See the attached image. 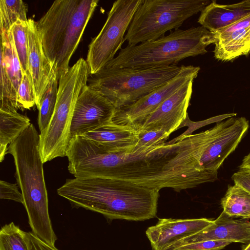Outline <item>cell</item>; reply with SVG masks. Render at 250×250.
<instances>
[{"instance_id":"obj_1","label":"cell","mask_w":250,"mask_h":250,"mask_svg":"<svg viewBox=\"0 0 250 250\" xmlns=\"http://www.w3.org/2000/svg\"><path fill=\"white\" fill-rule=\"evenodd\" d=\"M204 146L202 132L181 135L161 145H136L112 152L85 139L76 150L75 168L81 178L119 179L158 191L170 188L180 191L217 180L215 172L201 167Z\"/></svg>"},{"instance_id":"obj_2","label":"cell","mask_w":250,"mask_h":250,"mask_svg":"<svg viewBox=\"0 0 250 250\" xmlns=\"http://www.w3.org/2000/svg\"><path fill=\"white\" fill-rule=\"evenodd\" d=\"M159 191L130 181L110 178L67 179L57 189L72 207L109 220L142 221L156 216Z\"/></svg>"},{"instance_id":"obj_3","label":"cell","mask_w":250,"mask_h":250,"mask_svg":"<svg viewBox=\"0 0 250 250\" xmlns=\"http://www.w3.org/2000/svg\"><path fill=\"white\" fill-rule=\"evenodd\" d=\"M40 134L33 124L8 146L7 154L14 158L17 184L23 196L32 232L55 246L57 237L48 210L47 191L39 149Z\"/></svg>"},{"instance_id":"obj_4","label":"cell","mask_w":250,"mask_h":250,"mask_svg":"<svg viewBox=\"0 0 250 250\" xmlns=\"http://www.w3.org/2000/svg\"><path fill=\"white\" fill-rule=\"evenodd\" d=\"M217 41L214 33L202 26L177 29L155 40L128 44L105 66L151 68L176 64L188 57L207 53V47Z\"/></svg>"},{"instance_id":"obj_5","label":"cell","mask_w":250,"mask_h":250,"mask_svg":"<svg viewBox=\"0 0 250 250\" xmlns=\"http://www.w3.org/2000/svg\"><path fill=\"white\" fill-rule=\"evenodd\" d=\"M183 65L151 68L104 67L90 74L87 86L106 98L116 107L130 105L165 84L181 71Z\"/></svg>"},{"instance_id":"obj_6","label":"cell","mask_w":250,"mask_h":250,"mask_svg":"<svg viewBox=\"0 0 250 250\" xmlns=\"http://www.w3.org/2000/svg\"><path fill=\"white\" fill-rule=\"evenodd\" d=\"M90 74L86 60L80 58L59 78L53 114L47 126L40 134L39 149L43 163L66 156L76 103L87 85Z\"/></svg>"},{"instance_id":"obj_7","label":"cell","mask_w":250,"mask_h":250,"mask_svg":"<svg viewBox=\"0 0 250 250\" xmlns=\"http://www.w3.org/2000/svg\"><path fill=\"white\" fill-rule=\"evenodd\" d=\"M208 0H143L125 35L128 44L151 41L177 29L191 16L202 11Z\"/></svg>"},{"instance_id":"obj_8","label":"cell","mask_w":250,"mask_h":250,"mask_svg":"<svg viewBox=\"0 0 250 250\" xmlns=\"http://www.w3.org/2000/svg\"><path fill=\"white\" fill-rule=\"evenodd\" d=\"M143 0H118L113 2L104 25L88 46L86 61L90 74L103 68L121 49L125 34Z\"/></svg>"},{"instance_id":"obj_9","label":"cell","mask_w":250,"mask_h":250,"mask_svg":"<svg viewBox=\"0 0 250 250\" xmlns=\"http://www.w3.org/2000/svg\"><path fill=\"white\" fill-rule=\"evenodd\" d=\"M200 69L198 66L183 65L179 74L165 84L130 105L116 108L112 122L116 124L133 128L187 82L196 78Z\"/></svg>"},{"instance_id":"obj_10","label":"cell","mask_w":250,"mask_h":250,"mask_svg":"<svg viewBox=\"0 0 250 250\" xmlns=\"http://www.w3.org/2000/svg\"><path fill=\"white\" fill-rule=\"evenodd\" d=\"M116 109L106 98L87 85L76 103L71 139L94 130L112 121Z\"/></svg>"},{"instance_id":"obj_11","label":"cell","mask_w":250,"mask_h":250,"mask_svg":"<svg viewBox=\"0 0 250 250\" xmlns=\"http://www.w3.org/2000/svg\"><path fill=\"white\" fill-rule=\"evenodd\" d=\"M80 0H55L45 14L36 21L44 53L54 64Z\"/></svg>"},{"instance_id":"obj_12","label":"cell","mask_w":250,"mask_h":250,"mask_svg":"<svg viewBox=\"0 0 250 250\" xmlns=\"http://www.w3.org/2000/svg\"><path fill=\"white\" fill-rule=\"evenodd\" d=\"M193 81L191 79L187 82L132 129L135 131L162 129L169 135L176 130L188 117L187 109Z\"/></svg>"},{"instance_id":"obj_13","label":"cell","mask_w":250,"mask_h":250,"mask_svg":"<svg viewBox=\"0 0 250 250\" xmlns=\"http://www.w3.org/2000/svg\"><path fill=\"white\" fill-rule=\"evenodd\" d=\"M249 126V121L243 117H233L223 121L220 129L202 155L201 168L207 171H217L224 160L235 150Z\"/></svg>"},{"instance_id":"obj_14","label":"cell","mask_w":250,"mask_h":250,"mask_svg":"<svg viewBox=\"0 0 250 250\" xmlns=\"http://www.w3.org/2000/svg\"><path fill=\"white\" fill-rule=\"evenodd\" d=\"M207 240H225L247 245L250 243V221L234 219L223 211L208 227L174 243L166 250H176L186 245Z\"/></svg>"},{"instance_id":"obj_15","label":"cell","mask_w":250,"mask_h":250,"mask_svg":"<svg viewBox=\"0 0 250 250\" xmlns=\"http://www.w3.org/2000/svg\"><path fill=\"white\" fill-rule=\"evenodd\" d=\"M27 34L28 71L38 109L51 78L54 64L49 61L44 53L37 22L32 19L27 21Z\"/></svg>"},{"instance_id":"obj_16","label":"cell","mask_w":250,"mask_h":250,"mask_svg":"<svg viewBox=\"0 0 250 250\" xmlns=\"http://www.w3.org/2000/svg\"><path fill=\"white\" fill-rule=\"evenodd\" d=\"M213 221L205 218H159L156 225L147 228L146 234L152 250H166L180 240L202 231Z\"/></svg>"},{"instance_id":"obj_17","label":"cell","mask_w":250,"mask_h":250,"mask_svg":"<svg viewBox=\"0 0 250 250\" xmlns=\"http://www.w3.org/2000/svg\"><path fill=\"white\" fill-rule=\"evenodd\" d=\"M98 0H80L73 15L56 58L57 76L59 79L69 70V63L86 26L97 6Z\"/></svg>"},{"instance_id":"obj_18","label":"cell","mask_w":250,"mask_h":250,"mask_svg":"<svg viewBox=\"0 0 250 250\" xmlns=\"http://www.w3.org/2000/svg\"><path fill=\"white\" fill-rule=\"evenodd\" d=\"M249 15L250 0L229 4L213 0L202 11L198 22L214 33Z\"/></svg>"},{"instance_id":"obj_19","label":"cell","mask_w":250,"mask_h":250,"mask_svg":"<svg viewBox=\"0 0 250 250\" xmlns=\"http://www.w3.org/2000/svg\"><path fill=\"white\" fill-rule=\"evenodd\" d=\"M82 136L96 142L108 151H120L134 147L138 142L134 130L112 121Z\"/></svg>"},{"instance_id":"obj_20","label":"cell","mask_w":250,"mask_h":250,"mask_svg":"<svg viewBox=\"0 0 250 250\" xmlns=\"http://www.w3.org/2000/svg\"><path fill=\"white\" fill-rule=\"evenodd\" d=\"M27 116L18 112L0 110V161L4 159L8 145L16 140L31 125Z\"/></svg>"},{"instance_id":"obj_21","label":"cell","mask_w":250,"mask_h":250,"mask_svg":"<svg viewBox=\"0 0 250 250\" xmlns=\"http://www.w3.org/2000/svg\"><path fill=\"white\" fill-rule=\"evenodd\" d=\"M221 205L231 217L250 219V193L235 184L228 187Z\"/></svg>"},{"instance_id":"obj_22","label":"cell","mask_w":250,"mask_h":250,"mask_svg":"<svg viewBox=\"0 0 250 250\" xmlns=\"http://www.w3.org/2000/svg\"><path fill=\"white\" fill-rule=\"evenodd\" d=\"M58 84L59 79L54 64L51 78L38 108V124L41 132L47 126L53 114L57 100Z\"/></svg>"},{"instance_id":"obj_23","label":"cell","mask_w":250,"mask_h":250,"mask_svg":"<svg viewBox=\"0 0 250 250\" xmlns=\"http://www.w3.org/2000/svg\"><path fill=\"white\" fill-rule=\"evenodd\" d=\"M28 8L21 0H0V30L9 31L20 20L27 21Z\"/></svg>"},{"instance_id":"obj_24","label":"cell","mask_w":250,"mask_h":250,"mask_svg":"<svg viewBox=\"0 0 250 250\" xmlns=\"http://www.w3.org/2000/svg\"><path fill=\"white\" fill-rule=\"evenodd\" d=\"M19 58L23 74H28L27 21H17L8 31Z\"/></svg>"},{"instance_id":"obj_25","label":"cell","mask_w":250,"mask_h":250,"mask_svg":"<svg viewBox=\"0 0 250 250\" xmlns=\"http://www.w3.org/2000/svg\"><path fill=\"white\" fill-rule=\"evenodd\" d=\"M0 110L17 112V94L7 71L4 59L0 54Z\"/></svg>"},{"instance_id":"obj_26","label":"cell","mask_w":250,"mask_h":250,"mask_svg":"<svg viewBox=\"0 0 250 250\" xmlns=\"http://www.w3.org/2000/svg\"><path fill=\"white\" fill-rule=\"evenodd\" d=\"M0 250H29L25 231L13 222L2 227L0 230Z\"/></svg>"},{"instance_id":"obj_27","label":"cell","mask_w":250,"mask_h":250,"mask_svg":"<svg viewBox=\"0 0 250 250\" xmlns=\"http://www.w3.org/2000/svg\"><path fill=\"white\" fill-rule=\"evenodd\" d=\"M17 98L19 108L30 109L36 105L33 86L28 74H22Z\"/></svg>"},{"instance_id":"obj_28","label":"cell","mask_w":250,"mask_h":250,"mask_svg":"<svg viewBox=\"0 0 250 250\" xmlns=\"http://www.w3.org/2000/svg\"><path fill=\"white\" fill-rule=\"evenodd\" d=\"M138 136L136 146H150L163 145L166 143L169 134L162 129L140 130L136 131Z\"/></svg>"},{"instance_id":"obj_29","label":"cell","mask_w":250,"mask_h":250,"mask_svg":"<svg viewBox=\"0 0 250 250\" xmlns=\"http://www.w3.org/2000/svg\"><path fill=\"white\" fill-rule=\"evenodd\" d=\"M231 243L225 240H207L186 245L176 250H221Z\"/></svg>"},{"instance_id":"obj_30","label":"cell","mask_w":250,"mask_h":250,"mask_svg":"<svg viewBox=\"0 0 250 250\" xmlns=\"http://www.w3.org/2000/svg\"><path fill=\"white\" fill-rule=\"evenodd\" d=\"M0 198L13 200L22 204L23 203L22 194L19 190L17 185L2 180L0 181Z\"/></svg>"},{"instance_id":"obj_31","label":"cell","mask_w":250,"mask_h":250,"mask_svg":"<svg viewBox=\"0 0 250 250\" xmlns=\"http://www.w3.org/2000/svg\"><path fill=\"white\" fill-rule=\"evenodd\" d=\"M25 236L29 250H59L55 246L44 242L32 232H25Z\"/></svg>"},{"instance_id":"obj_32","label":"cell","mask_w":250,"mask_h":250,"mask_svg":"<svg viewBox=\"0 0 250 250\" xmlns=\"http://www.w3.org/2000/svg\"><path fill=\"white\" fill-rule=\"evenodd\" d=\"M234 184L239 186L250 193V170L239 168L231 177Z\"/></svg>"},{"instance_id":"obj_33","label":"cell","mask_w":250,"mask_h":250,"mask_svg":"<svg viewBox=\"0 0 250 250\" xmlns=\"http://www.w3.org/2000/svg\"><path fill=\"white\" fill-rule=\"evenodd\" d=\"M250 27V15L234 23L214 32L217 38L235 31L246 29Z\"/></svg>"},{"instance_id":"obj_34","label":"cell","mask_w":250,"mask_h":250,"mask_svg":"<svg viewBox=\"0 0 250 250\" xmlns=\"http://www.w3.org/2000/svg\"><path fill=\"white\" fill-rule=\"evenodd\" d=\"M237 49L238 57L247 56L250 53V29L238 40Z\"/></svg>"},{"instance_id":"obj_35","label":"cell","mask_w":250,"mask_h":250,"mask_svg":"<svg viewBox=\"0 0 250 250\" xmlns=\"http://www.w3.org/2000/svg\"><path fill=\"white\" fill-rule=\"evenodd\" d=\"M242 167L244 168L250 170V153L244 158Z\"/></svg>"},{"instance_id":"obj_36","label":"cell","mask_w":250,"mask_h":250,"mask_svg":"<svg viewBox=\"0 0 250 250\" xmlns=\"http://www.w3.org/2000/svg\"><path fill=\"white\" fill-rule=\"evenodd\" d=\"M242 250H250V243L244 246Z\"/></svg>"}]
</instances>
